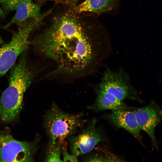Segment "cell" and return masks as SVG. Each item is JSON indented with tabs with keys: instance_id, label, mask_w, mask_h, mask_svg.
Masks as SVG:
<instances>
[{
	"instance_id": "6da1fadb",
	"label": "cell",
	"mask_w": 162,
	"mask_h": 162,
	"mask_svg": "<svg viewBox=\"0 0 162 162\" xmlns=\"http://www.w3.org/2000/svg\"><path fill=\"white\" fill-rule=\"evenodd\" d=\"M81 14L71 8L57 14L31 43L36 51L56 63L54 73L82 75L95 62L94 26Z\"/></svg>"
},
{
	"instance_id": "7a4b0ae2",
	"label": "cell",
	"mask_w": 162,
	"mask_h": 162,
	"mask_svg": "<svg viewBox=\"0 0 162 162\" xmlns=\"http://www.w3.org/2000/svg\"><path fill=\"white\" fill-rule=\"evenodd\" d=\"M34 78L25 54L12 69L9 86L0 98V119L2 121L9 123L18 119L22 107L24 93Z\"/></svg>"
},
{
	"instance_id": "3957f363",
	"label": "cell",
	"mask_w": 162,
	"mask_h": 162,
	"mask_svg": "<svg viewBox=\"0 0 162 162\" xmlns=\"http://www.w3.org/2000/svg\"><path fill=\"white\" fill-rule=\"evenodd\" d=\"M82 113L70 114L62 110L54 102L44 116V125L50 140L62 142L74 134L85 123Z\"/></svg>"
},
{
	"instance_id": "277c9868",
	"label": "cell",
	"mask_w": 162,
	"mask_h": 162,
	"mask_svg": "<svg viewBox=\"0 0 162 162\" xmlns=\"http://www.w3.org/2000/svg\"><path fill=\"white\" fill-rule=\"evenodd\" d=\"M39 19H28L18 25V31L10 41L0 48V77L13 66L18 56L25 51L29 44L28 38L33 31L40 24Z\"/></svg>"
},
{
	"instance_id": "5b68a950",
	"label": "cell",
	"mask_w": 162,
	"mask_h": 162,
	"mask_svg": "<svg viewBox=\"0 0 162 162\" xmlns=\"http://www.w3.org/2000/svg\"><path fill=\"white\" fill-rule=\"evenodd\" d=\"M40 139L37 135L32 141H19L8 131L0 130V162H33Z\"/></svg>"
},
{
	"instance_id": "8992f818",
	"label": "cell",
	"mask_w": 162,
	"mask_h": 162,
	"mask_svg": "<svg viewBox=\"0 0 162 162\" xmlns=\"http://www.w3.org/2000/svg\"><path fill=\"white\" fill-rule=\"evenodd\" d=\"M129 78L122 70L118 72L107 69L104 73L97 88L123 101L125 100L142 101L130 84Z\"/></svg>"
},
{
	"instance_id": "52a82bcc",
	"label": "cell",
	"mask_w": 162,
	"mask_h": 162,
	"mask_svg": "<svg viewBox=\"0 0 162 162\" xmlns=\"http://www.w3.org/2000/svg\"><path fill=\"white\" fill-rule=\"evenodd\" d=\"M97 121L94 118L80 133L68 137L71 154L77 158L90 152L98 143L105 140L104 134L97 127Z\"/></svg>"
},
{
	"instance_id": "ba28073f",
	"label": "cell",
	"mask_w": 162,
	"mask_h": 162,
	"mask_svg": "<svg viewBox=\"0 0 162 162\" xmlns=\"http://www.w3.org/2000/svg\"><path fill=\"white\" fill-rule=\"evenodd\" d=\"M137 122L140 130L148 135L155 147H157L155 138V128L162 118V110L154 100L147 105L138 109L135 111Z\"/></svg>"
},
{
	"instance_id": "9c48e42d",
	"label": "cell",
	"mask_w": 162,
	"mask_h": 162,
	"mask_svg": "<svg viewBox=\"0 0 162 162\" xmlns=\"http://www.w3.org/2000/svg\"><path fill=\"white\" fill-rule=\"evenodd\" d=\"M106 118L113 125L126 130L142 142L140 129L135 112L126 109L117 110L112 111L106 116Z\"/></svg>"
},
{
	"instance_id": "30bf717a",
	"label": "cell",
	"mask_w": 162,
	"mask_h": 162,
	"mask_svg": "<svg viewBox=\"0 0 162 162\" xmlns=\"http://www.w3.org/2000/svg\"><path fill=\"white\" fill-rule=\"evenodd\" d=\"M96 92V100L93 104L88 107L89 110L97 112L106 110L112 111L119 109L131 110L134 108L112 95L97 88Z\"/></svg>"
},
{
	"instance_id": "8fae6325",
	"label": "cell",
	"mask_w": 162,
	"mask_h": 162,
	"mask_svg": "<svg viewBox=\"0 0 162 162\" xmlns=\"http://www.w3.org/2000/svg\"><path fill=\"white\" fill-rule=\"evenodd\" d=\"M16 10L15 15L4 28L15 24L19 25L28 19L38 18L43 15L41 14V5L33 3L32 0H22Z\"/></svg>"
},
{
	"instance_id": "7c38bea8",
	"label": "cell",
	"mask_w": 162,
	"mask_h": 162,
	"mask_svg": "<svg viewBox=\"0 0 162 162\" xmlns=\"http://www.w3.org/2000/svg\"><path fill=\"white\" fill-rule=\"evenodd\" d=\"M118 2V0H85L71 9L78 14L102 13L114 9Z\"/></svg>"
},
{
	"instance_id": "4fadbf2b",
	"label": "cell",
	"mask_w": 162,
	"mask_h": 162,
	"mask_svg": "<svg viewBox=\"0 0 162 162\" xmlns=\"http://www.w3.org/2000/svg\"><path fill=\"white\" fill-rule=\"evenodd\" d=\"M62 142L58 140H50L47 156L45 162H63L61 159Z\"/></svg>"
},
{
	"instance_id": "5bb4252c",
	"label": "cell",
	"mask_w": 162,
	"mask_h": 162,
	"mask_svg": "<svg viewBox=\"0 0 162 162\" xmlns=\"http://www.w3.org/2000/svg\"><path fill=\"white\" fill-rule=\"evenodd\" d=\"M22 0H0V3L6 12L16 10Z\"/></svg>"
},
{
	"instance_id": "9a60e30c",
	"label": "cell",
	"mask_w": 162,
	"mask_h": 162,
	"mask_svg": "<svg viewBox=\"0 0 162 162\" xmlns=\"http://www.w3.org/2000/svg\"><path fill=\"white\" fill-rule=\"evenodd\" d=\"M62 150L63 157V162H77V158L69 154L62 146Z\"/></svg>"
},
{
	"instance_id": "2e32d148",
	"label": "cell",
	"mask_w": 162,
	"mask_h": 162,
	"mask_svg": "<svg viewBox=\"0 0 162 162\" xmlns=\"http://www.w3.org/2000/svg\"><path fill=\"white\" fill-rule=\"evenodd\" d=\"M86 162H111L108 157L105 158L102 157L94 156L90 158Z\"/></svg>"
},
{
	"instance_id": "e0dca14e",
	"label": "cell",
	"mask_w": 162,
	"mask_h": 162,
	"mask_svg": "<svg viewBox=\"0 0 162 162\" xmlns=\"http://www.w3.org/2000/svg\"><path fill=\"white\" fill-rule=\"evenodd\" d=\"M108 155V158L110 159L111 162H123L121 159L117 157L116 156L109 154Z\"/></svg>"
},
{
	"instance_id": "ac0fdd59",
	"label": "cell",
	"mask_w": 162,
	"mask_h": 162,
	"mask_svg": "<svg viewBox=\"0 0 162 162\" xmlns=\"http://www.w3.org/2000/svg\"><path fill=\"white\" fill-rule=\"evenodd\" d=\"M4 17L5 16L4 12L0 6V20L4 18Z\"/></svg>"
},
{
	"instance_id": "d6986e66",
	"label": "cell",
	"mask_w": 162,
	"mask_h": 162,
	"mask_svg": "<svg viewBox=\"0 0 162 162\" xmlns=\"http://www.w3.org/2000/svg\"><path fill=\"white\" fill-rule=\"evenodd\" d=\"M3 42V40L0 36V44H2Z\"/></svg>"
}]
</instances>
